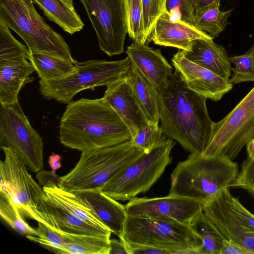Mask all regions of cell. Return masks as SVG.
I'll use <instances>...</instances> for the list:
<instances>
[{
	"label": "cell",
	"mask_w": 254,
	"mask_h": 254,
	"mask_svg": "<svg viewBox=\"0 0 254 254\" xmlns=\"http://www.w3.org/2000/svg\"><path fill=\"white\" fill-rule=\"evenodd\" d=\"M62 156L58 154L52 153L48 159V164L51 169V172L56 173V172L62 167Z\"/></svg>",
	"instance_id": "42"
},
{
	"label": "cell",
	"mask_w": 254,
	"mask_h": 254,
	"mask_svg": "<svg viewBox=\"0 0 254 254\" xmlns=\"http://www.w3.org/2000/svg\"><path fill=\"white\" fill-rule=\"evenodd\" d=\"M33 2L32 0H0V23L16 32L29 50L73 62L64 38L38 14Z\"/></svg>",
	"instance_id": "6"
},
{
	"label": "cell",
	"mask_w": 254,
	"mask_h": 254,
	"mask_svg": "<svg viewBox=\"0 0 254 254\" xmlns=\"http://www.w3.org/2000/svg\"><path fill=\"white\" fill-rule=\"evenodd\" d=\"M124 1L127 22V34L134 42L147 45L143 23L142 0Z\"/></svg>",
	"instance_id": "32"
},
{
	"label": "cell",
	"mask_w": 254,
	"mask_h": 254,
	"mask_svg": "<svg viewBox=\"0 0 254 254\" xmlns=\"http://www.w3.org/2000/svg\"><path fill=\"white\" fill-rule=\"evenodd\" d=\"M30 51L29 61L40 80L59 78L75 70L73 62L45 53Z\"/></svg>",
	"instance_id": "25"
},
{
	"label": "cell",
	"mask_w": 254,
	"mask_h": 254,
	"mask_svg": "<svg viewBox=\"0 0 254 254\" xmlns=\"http://www.w3.org/2000/svg\"><path fill=\"white\" fill-rule=\"evenodd\" d=\"M9 29L0 23V62L29 60V48L16 40Z\"/></svg>",
	"instance_id": "31"
},
{
	"label": "cell",
	"mask_w": 254,
	"mask_h": 254,
	"mask_svg": "<svg viewBox=\"0 0 254 254\" xmlns=\"http://www.w3.org/2000/svg\"><path fill=\"white\" fill-rule=\"evenodd\" d=\"M232 187L241 188L248 191L254 188V158L245 160Z\"/></svg>",
	"instance_id": "38"
},
{
	"label": "cell",
	"mask_w": 254,
	"mask_h": 254,
	"mask_svg": "<svg viewBox=\"0 0 254 254\" xmlns=\"http://www.w3.org/2000/svg\"><path fill=\"white\" fill-rule=\"evenodd\" d=\"M96 34L99 48L110 57L122 54L128 32L124 0H79Z\"/></svg>",
	"instance_id": "13"
},
{
	"label": "cell",
	"mask_w": 254,
	"mask_h": 254,
	"mask_svg": "<svg viewBox=\"0 0 254 254\" xmlns=\"http://www.w3.org/2000/svg\"><path fill=\"white\" fill-rule=\"evenodd\" d=\"M145 153L135 146L131 140L82 152L74 167L60 178L59 185L70 191L100 190L121 169Z\"/></svg>",
	"instance_id": "5"
},
{
	"label": "cell",
	"mask_w": 254,
	"mask_h": 254,
	"mask_svg": "<svg viewBox=\"0 0 254 254\" xmlns=\"http://www.w3.org/2000/svg\"></svg>",
	"instance_id": "45"
},
{
	"label": "cell",
	"mask_w": 254,
	"mask_h": 254,
	"mask_svg": "<svg viewBox=\"0 0 254 254\" xmlns=\"http://www.w3.org/2000/svg\"><path fill=\"white\" fill-rule=\"evenodd\" d=\"M4 160L0 162V192L8 196L27 216L61 232L53 218L50 203L43 187L32 178L27 167L10 148H1Z\"/></svg>",
	"instance_id": "4"
},
{
	"label": "cell",
	"mask_w": 254,
	"mask_h": 254,
	"mask_svg": "<svg viewBox=\"0 0 254 254\" xmlns=\"http://www.w3.org/2000/svg\"><path fill=\"white\" fill-rule=\"evenodd\" d=\"M35 69L27 59L0 62V105L17 102L21 88L32 81L30 74Z\"/></svg>",
	"instance_id": "21"
},
{
	"label": "cell",
	"mask_w": 254,
	"mask_h": 254,
	"mask_svg": "<svg viewBox=\"0 0 254 254\" xmlns=\"http://www.w3.org/2000/svg\"><path fill=\"white\" fill-rule=\"evenodd\" d=\"M59 184L58 181H51L43 184V189L51 202L90 225L109 230L73 193L62 188Z\"/></svg>",
	"instance_id": "22"
},
{
	"label": "cell",
	"mask_w": 254,
	"mask_h": 254,
	"mask_svg": "<svg viewBox=\"0 0 254 254\" xmlns=\"http://www.w3.org/2000/svg\"><path fill=\"white\" fill-rule=\"evenodd\" d=\"M121 240L171 250L180 254H201L199 237L190 225L158 218L127 216Z\"/></svg>",
	"instance_id": "8"
},
{
	"label": "cell",
	"mask_w": 254,
	"mask_h": 254,
	"mask_svg": "<svg viewBox=\"0 0 254 254\" xmlns=\"http://www.w3.org/2000/svg\"><path fill=\"white\" fill-rule=\"evenodd\" d=\"M50 203L53 218L61 232L76 235H111L112 232L109 230L90 225L50 201Z\"/></svg>",
	"instance_id": "28"
},
{
	"label": "cell",
	"mask_w": 254,
	"mask_h": 254,
	"mask_svg": "<svg viewBox=\"0 0 254 254\" xmlns=\"http://www.w3.org/2000/svg\"><path fill=\"white\" fill-rule=\"evenodd\" d=\"M89 207L112 233L121 236L127 212L125 205L104 193L99 189L71 191Z\"/></svg>",
	"instance_id": "18"
},
{
	"label": "cell",
	"mask_w": 254,
	"mask_h": 254,
	"mask_svg": "<svg viewBox=\"0 0 254 254\" xmlns=\"http://www.w3.org/2000/svg\"><path fill=\"white\" fill-rule=\"evenodd\" d=\"M37 223L38 227L36 230L38 233V236H27L26 238L54 253L60 254L68 243V238L64 233L56 231L40 222Z\"/></svg>",
	"instance_id": "34"
},
{
	"label": "cell",
	"mask_w": 254,
	"mask_h": 254,
	"mask_svg": "<svg viewBox=\"0 0 254 254\" xmlns=\"http://www.w3.org/2000/svg\"><path fill=\"white\" fill-rule=\"evenodd\" d=\"M110 254H130L125 243L120 239L117 240L110 239Z\"/></svg>",
	"instance_id": "40"
},
{
	"label": "cell",
	"mask_w": 254,
	"mask_h": 254,
	"mask_svg": "<svg viewBox=\"0 0 254 254\" xmlns=\"http://www.w3.org/2000/svg\"><path fill=\"white\" fill-rule=\"evenodd\" d=\"M254 136V87L223 119L214 122L210 139L202 155H219L234 159Z\"/></svg>",
	"instance_id": "11"
},
{
	"label": "cell",
	"mask_w": 254,
	"mask_h": 254,
	"mask_svg": "<svg viewBox=\"0 0 254 254\" xmlns=\"http://www.w3.org/2000/svg\"><path fill=\"white\" fill-rule=\"evenodd\" d=\"M126 53L131 63L156 89L167 84L173 69L159 49L134 42L127 47Z\"/></svg>",
	"instance_id": "19"
},
{
	"label": "cell",
	"mask_w": 254,
	"mask_h": 254,
	"mask_svg": "<svg viewBox=\"0 0 254 254\" xmlns=\"http://www.w3.org/2000/svg\"><path fill=\"white\" fill-rule=\"evenodd\" d=\"M103 97L126 125L132 138L149 124L125 77L107 85Z\"/></svg>",
	"instance_id": "16"
},
{
	"label": "cell",
	"mask_w": 254,
	"mask_h": 254,
	"mask_svg": "<svg viewBox=\"0 0 254 254\" xmlns=\"http://www.w3.org/2000/svg\"><path fill=\"white\" fill-rule=\"evenodd\" d=\"M220 254H253L252 253L235 244L223 240Z\"/></svg>",
	"instance_id": "39"
},
{
	"label": "cell",
	"mask_w": 254,
	"mask_h": 254,
	"mask_svg": "<svg viewBox=\"0 0 254 254\" xmlns=\"http://www.w3.org/2000/svg\"><path fill=\"white\" fill-rule=\"evenodd\" d=\"M197 39H214L194 26L172 19L165 10L154 25L150 41L160 46L189 51L191 43Z\"/></svg>",
	"instance_id": "17"
},
{
	"label": "cell",
	"mask_w": 254,
	"mask_h": 254,
	"mask_svg": "<svg viewBox=\"0 0 254 254\" xmlns=\"http://www.w3.org/2000/svg\"><path fill=\"white\" fill-rule=\"evenodd\" d=\"M163 134L158 124L149 123L137 132L131 141L135 146L148 153L161 141Z\"/></svg>",
	"instance_id": "35"
},
{
	"label": "cell",
	"mask_w": 254,
	"mask_h": 254,
	"mask_svg": "<svg viewBox=\"0 0 254 254\" xmlns=\"http://www.w3.org/2000/svg\"><path fill=\"white\" fill-rule=\"evenodd\" d=\"M64 234L68 242L60 254H110L111 235Z\"/></svg>",
	"instance_id": "26"
},
{
	"label": "cell",
	"mask_w": 254,
	"mask_h": 254,
	"mask_svg": "<svg viewBox=\"0 0 254 254\" xmlns=\"http://www.w3.org/2000/svg\"><path fill=\"white\" fill-rule=\"evenodd\" d=\"M202 201L181 196L133 197L125 205L128 216L172 219L190 225L203 211Z\"/></svg>",
	"instance_id": "14"
},
{
	"label": "cell",
	"mask_w": 254,
	"mask_h": 254,
	"mask_svg": "<svg viewBox=\"0 0 254 254\" xmlns=\"http://www.w3.org/2000/svg\"><path fill=\"white\" fill-rule=\"evenodd\" d=\"M156 90L163 133L190 153L202 154L214 123L207 111V98L189 88L176 70L164 86Z\"/></svg>",
	"instance_id": "1"
},
{
	"label": "cell",
	"mask_w": 254,
	"mask_h": 254,
	"mask_svg": "<svg viewBox=\"0 0 254 254\" xmlns=\"http://www.w3.org/2000/svg\"><path fill=\"white\" fill-rule=\"evenodd\" d=\"M20 210L14 202L5 194L0 192V215L2 219L19 234L38 236L36 230L21 217Z\"/></svg>",
	"instance_id": "30"
},
{
	"label": "cell",
	"mask_w": 254,
	"mask_h": 254,
	"mask_svg": "<svg viewBox=\"0 0 254 254\" xmlns=\"http://www.w3.org/2000/svg\"><path fill=\"white\" fill-rule=\"evenodd\" d=\"M182 51L189 60L224 78L229 79L231 75L230 57L225 49L213 40H195L189 51Z\"/></svg>",
	"instance_id": "20"
},
{
	"label": "cell",
	"mask_w": 254,
	"mask_h": 254,
	"mask_svg": "<svg viewBox=\"0 0 254 254\" xmlns=\"http://www.w3.org/2000/svg\"><path fill=\"white\" fill-rule=\"evenodd\" d=\"M248 158H254V136L252 137L246 144Z\"/></svg>",
	"instance_id": "43"
},
{
	"label": "cell",
	"mask_w": 254,
	"mask_h": 254,
	"mask_svg": "<svg viewBox=\"0 0 254 254\" xmlns=\"http://www.w3.org/2000/svg\"><path fill=\"white\" fill-rule=\"evenodd\" d=\"M217 0H190L195 15Z\"/></svg>",
	"instance_id": "41"
},
{
	"label": "cell",
	"mask_w": 254,
	"mask_h": 254,
	"mask_svg": "<svg viewBox=\"0 0 254 254\" xmlns=\"http://www.w3.org/2000/svg\"><path fill=\"white\" fill-rule=\"evenodd\" d=\"M172 63L187 86L207 99L219 101L232 89L230 79L224 78L189 60L181 50L173 56Z\"/></svg>",
	"instance_id": "15"
},
{
	"label": "cell",
	"mask_w": 254,
	"mask_h": 254,
	"mask_svg": "<svg viewBox=\"0 0 254 254\" xmlns=\"http://www.w3.org/2000/svg\"><path fill=\"white\" fill-rule=\"evenodd\" d=\"M173 139L164 136L150 151L145 153L112 177L101 188L117 200H129L148 191L171 163Z\"/></svg>",
	"instance_id": "9"
},
{
	"label": "cell",
	"mask_w": 254,
	"mask_h": 254,
	"mask_svg": "<svg viewBox=\"0 0 254 254\" xmlns=\"http://www.w3.org/2000/svg\"><path fill=\"white\" fill-rule=\"evenodd\" d=\"M239 172L238 164L227 155L190 153L172 173L169 195L205 203L223 189L232 187Z\"/></svg>",
	"instance_id": "3"
},
{
	"label": "cell",
	"mask_w": 254,
	"mask_h": 254,
	"mask_svg": "<svg viewBox=\"0 0 254 254\" xmlns=\"http://www.w3.org/2000/svg\"><path fill=\"white\" fill-rule=\"evenodd\" d=\"M165 10L172 19L194 27L195 13L190 0H166Z\"/></svg>",
	"instance_id": "37"
},
{
	"label": "cell",
	"mask_w": 254,
	"mask_h": 254,
	"mask_svg": "<svg viewBox=\"0 0 254 254\" xmlns=\"http://www.w3.org/2000/svg\"><path fill=\"white\" fill-rule=\"evenodd\" d=\"M59 128L61 143L81 153L132 139L126 125L103 97L71 101L61 117Z\"/></svg>",
	"instance_id": "2"
},
{
	"label": "cell",
	"mask_w": 254,
	"mask_h": 254,
	"mask_svg": "<svg viewBox=\"0 0 254 254\" xmlns=\"http://www.w3.org/2000/svg\"><path fill=\"white\" fill-rule=\"evenodd\" d=\"M75 70L62 77L39 80V91L46 99L68 104L82 90L107 86L125 77L132 63L127 56L124 59L108 61L89 60L79 62L74 60Z\"/></svg>",
	"instance_id": "7"
},
{
	"label": "cell",
	"mask_w": 254,
	"mask_h": 254,
	"mask_svg": "<svg viewBox=\"0 0 254 254\" xmlns=\"http://www.w3.org/2000/svg\"><path fill=\"white\" fill-rule=\"evenodd\" d=\"M0 147L13 150L31 171H42L43 141L31 126L19 102L0 105Z\"/></svg>",
	"instance_id": "12"
},
{
	"label": "cell",
	"mask_w": 254,
	"mask_h": 254,
	"mask_svg": "<svg viewBox=\"0 0 254 254\" xmlns=\"http://www.w3.org/2000/svg\"><path fill=\"white\" fill-rule=\"evenodd\" d=\"M203 213L224 241L254 254V214L231 194L229 188L207 201Z\"/></svg>",
	"instance_id": "10"
},
{
	"label": "cell",
	"mask_w": 254,
	"mask_h": 254,
	"mask_svg": "<svg viewBox=\"0 0 254 254\" xmlns=\"http://www.w3.org/2000/svg\"><path fill=\"white\" fill-rule=\"evenodd\" d=\"M202 244L201 254H220L223 240L209 223L203 212L190 224Z\"/></svg>",
	"instance_id": "29"
},
{
	"label": "cell",
	"mask_w": 254,
	"mask_h": 254,
	"mask_svg": "<svg viewBox=\"0 0 254 254\" xmlns=\"http://www.w3.org/2000/svg\"><path fill=\"white\" fill-rule=\"evenodd\" d=\"M165 2L166 0H142L143 23L147 44L150 42L156 21L166 10Z\"/></svg>",
	"instance_id": "36"
},
{
	"label": "cell",
	"mask_w": 254,
	"mask_h": 254,
	"mask_svg": "<svg viewBox=\"0 0 254 254\" xmlns=\"http://www.w3.org/2000/svg\"><path fill=\"white\" fill-rule=\"evenodd\" d=\"M220 5V0H217L195 15L194 27L213 39L218 37L229 24L228 17L233 10H221Z\"/></svg>",
	"instance_id": "27"
},
{
	"label": "cell",
	"mask_w": 254,
	"mask_h": 254,
	"mask_svg": "<svg viewBox=\"0 0 254 254\" xmlns=\"http://www.w3.org/2000/svg\"><path fill=\"white\" fill-rule=\"evenodd\" d=\"M51 21L72 35L81 31L84 24L76 12L72 0H32Z\"/></svg>",
	"instance_id": "24"
},
{
	"label": "cell",
	"mask_w": 254,
	"mask_h": 254,
	"mask_svg": "<svg viewBox=\"0 0 254 254\" xmlns=\"http://www.w3.org/2000/svg\"><path fill=\"white\" fill-rule=\"evenodd\" d=\"M249 192L254 197V188L249 190Z\"/></svg>",
	"instance_id": "44"
},
{
	"label": "cell",
	"mask_w": 254,
	"mask_h": 254,
	"mask_svg": "<svg viewBox=\"0 0 254 254\" xmlns=\"http://www.w3.org/2000/svg\"><path fill=\"white\" fill-rule=\"evenodd\" d=\"M125 78L149 123L158 124L160 113L155 87L132 64Z\"/></svg>",
	"instance_id": "23"
},
{
	"label": "cell",
	"mask_w": 254,
	"mask_h": 254,
	"mask_svg": "<svg viewBox=\"0 0 254 254\" xmlns=\"http://www.w3.org/2000/svg\"><path fill=\"white\" fill-rule=\"evenodd\" d=\"M230 62L235 65L232 68L233 74L230 79L232 84L246 81H254V47L245 54L230 57Z\"/></svg>",
	"instance_id": "33"
}]
</instances>
